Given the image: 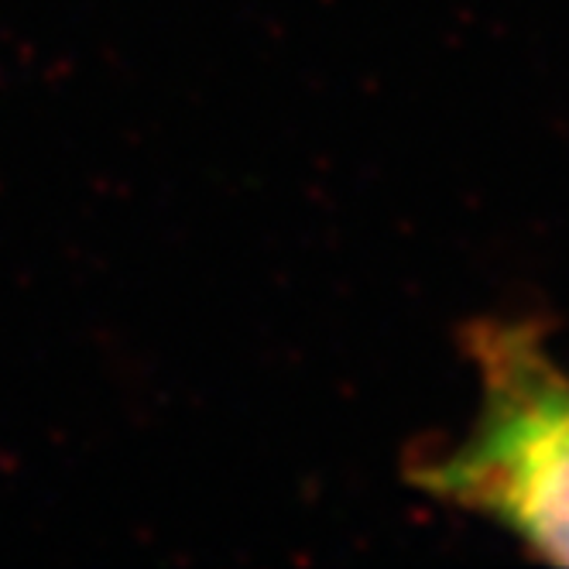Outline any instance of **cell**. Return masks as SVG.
I'll return each instance as SVG.
<instances>
[{"mask_svg":"<svg viewBox=\"0 0 569 569\" xmlns=\"http://www.w3.org/2000/svg\"><path fill=\"white\" fill-rule=\"evenodd\" d=\"M463 347L480 412L457 446L416 460L412 480L498 521L542 559L569 562V371L536 319H480Z\"/></svg>","mask_w":569,"mask_h":569,"instance_id":"obj_1","label":"cell"}]
</instances>
